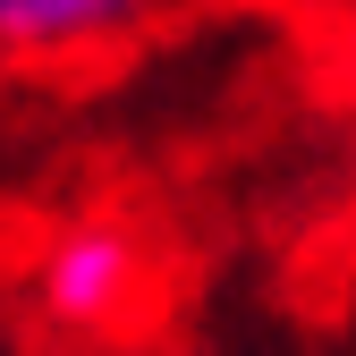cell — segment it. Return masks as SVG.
I'll return each instance as SVG.
<instances>
[{
  "label": "cell",
  "mask_w": 356,
  "mask_h": 356,
  "mask_svg": "<svg viewBox=\"0 0 356 356\" xmlns=\"http://www.w3.org/2000/svg\"><path fill=\"white\" fill-rule=\"evenodd\" d=\"M127 17H145V0H0V51H68Z\"/></svg>",
  "instance_id": "2"
},
{
  "label": "cell",
  "mask_w": 356,
  "mask_h": 356,
  "mask_svg": "<svg viewBox=\"0 0 356 356\" xmlns=\"http://www.w3.org/2000/svg\"><path fill=\"white\" fill-rule=\"evenodd\" d=\"M136 272H145L136 238H127L119 220H85V229H68L42 254V305H51L68 331H102V323H119V305L136 297Z\"/></svg>",
  "instance_id": "1"
}]
</instances>
